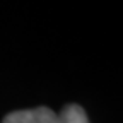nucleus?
<instances>
[{"label": "nucleus", "instance_id": "obj_1", "mask_svg": "<svg viewBox=\"0 0 123 123\" xmlns=\"http://www.w3.org/2000/svg\"><path fill=\"white\" fill-rule=\"evenodd\" d=\"M56 113L46 106H39L34 110H19L5 115L2 123H56Z\"/></svg>", "mask_w": 123, "mask_h": 123}, {"label": "nucleus", "instance_id": "obj_2", "mask_svg": "<svg viewBox=\"0 0 123 123\" xmlns=\"http://www.w3.org/2000/svg\"><path fill=\"white\" fill-rule=\"evenodd\" d=\"M58 121L56 123H89L87 115L84 108L79 104H68L62 110L60 115H56Z\"/></svg>", "mask_w": 123, "mask_h": 123}]
</instances>
